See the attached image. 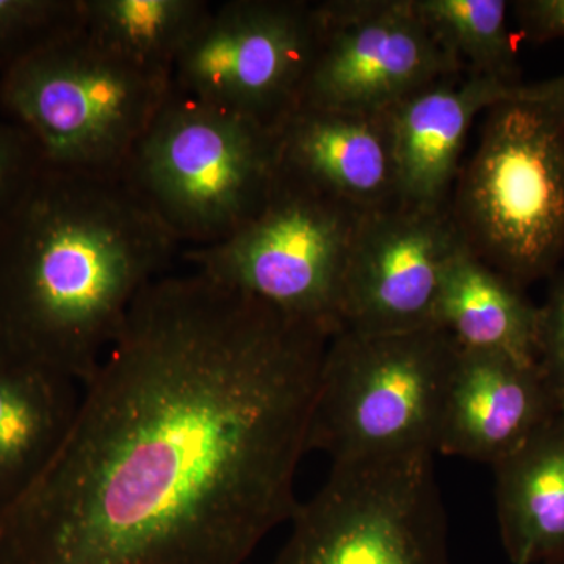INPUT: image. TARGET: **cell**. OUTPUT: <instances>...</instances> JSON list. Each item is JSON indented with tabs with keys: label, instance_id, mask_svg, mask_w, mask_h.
<instances>
[{
	"label": "cell",
	"instance_id": "obj_1",
	"mask_svg": "<svg viewBox=\"0 0 564 564\" xmlns=\"http://www.w3.org/2000/svg\"><path fill=\"white\" fill-rule=\"evenodd\" d=\"M329 339L199 273L151 282L0 510V564H245L299 508Z\"/></svg>",
	"mask_w": 564,
	"mask_h": 564
},
{
	"label": "cell",
	"instance_id": "obj_2",
	"mask_svg": "<svg viewBox=\"0 0 564 564\" xmlns=\"http://www.w3.org/2000/svg\"><path fill=\"white\" fill-rule=\"evenodd\" d=\"M177 248L120 177L44 163L0 220V361L87 383Z\"/></svg>",
	"mask_w": 564,
	"mask_h": 564
},
{
	"label": "cell",
	"instance_id": "obj_3",
	"mask_svg": "<svg viewBox=\"0 0 564 564\" xmlns=\"http://www.w3.org/2000/svg\"><path fill=\"white\" fill-rule=\"evenodd\" d=\"M278 176L276 132L174 90L120 180L177 243L221 242L254 217Z\"/></svg>",
	"mask_w": 564,
	"mask_h": 564
},
{
	"label": "cell",
	"instance_id": "obj_4",
	"mask_svg": "<svg viewBox=\"0 0 564 564\" xmlns=\"http://www.w3.org/2000/svg\"><path fill=\"white\" fill-rule=\"evenodd\" d=\"M172 91V76L137 65L84 28L0 70V106L65 172L120 177Z\"/></svg>",
	"mask_w": 564,
	"mask_h": 564
},
{
	"label": "cell",
	"instance_id": "obj_5",
	"mask_svg": "<svg viewBox=\"0 0 564 564\" xmlns=\"http://www.w3.org/2000/svg\"><path fill=\"white\" fill-rule=\"evenodd\" d=\"M448 209L467 248L496 272L524 289L549 280L564 256V122L524 99L489 107Z\"/></svg>",
	"mask_w": 564,
	"mask_h": 564
},
{
	"label": "cell",
	"instance_id": "obj_6",
	"mask_svg": "<svg viewBox=\"0 0 564 564\" xmlns=\"http://www.w3.org/2000/svg\"><path fill=\"white\" fill-rule=\"evenodd\" d=\"M458 352L443 328L336 334L323 356L307 451L323 452L333 463L436 455Z\"/></svg>",
	"mask_w": 564,
	"mask_h": 564
},
{
	"label": "cell",
	"instance_id": "obj_7",
	"mask_svg": "<svg viewBox=\"0 0 564 564\" xmlns=\"http://www.w3.org/2000/svg\"><path fill=\"white\" fill-rule=\"evenodd\" d=\"M366 215L278 172L269 198L242 228L182 256L207 280L334 337L345 270Z\"/></svg>",
	"mask_w": 564,
	"mask_h": 564
},
{
	"label": "cell",
	"instance_id": "obj_8",
	"mask_svg": "<svg viewBox=\"0 0 564 564\" xmlns=\"http://www.w3.org/2000/svg\"><path fill=\"white\" fill-rule=\"evenodd\" d=\"M434 454L333 463L292 516L273 564H447L448 524Z\"/></svg>",
	"mask_w": 564,
	"mask_h": 564
},
{
	"label": "cell",
	"instance_id": "obj_9",
	"mask_svg": "<svg viewBox=\"0 0 564 564\" xmlns=\"http://www.w3.org/2000/svg\"><path fill=\"white\" fill-rule=\"evenodd\" d=\"M317 46L315 3L212 7L174 63V90L274 129L299 106Z\"/></svg>",
	"mask_w": 564,
	"mask_h": 564
},
{
	"label": "cell",
	"instance_id": "obj_10",
	"mask_svg": "<svg viewBox=\"0 0 564 564\" xmlns=\"http://www.w3.org/2000/svg\"><path fill=\"white\" fill-rule=\"evenodd\" d=\"M317 46L299 106L388 113L414 93L462 74L414 0L315 3Z\"/></svg>",
	"mask_w": 564,
	"mask_h": 564
},
{
	"label": "cell",
	"instance_id": "obj_11",
	"mask_svg": "<svg viewBox=\"0 0 564 564\" xmlns=\"http://www.w3.org/2000/svg\"><path fill=\"white\" fill-rule=\"evenodd\" d=\"M463 242L448 206L399 204L367 214L345 270L340 332L437 328L445 269Z\"/></svg>",
	"mask_w": 564,
	"mask_h": 564
},
{
	"label": "cell",
	"instance_id": "obj_12",
	"mask_svg": "<svg viewBox=\"0 0 564 564\" xmlns=\"http://www.w3.org/2000/svg\"><path fill=\"white\" fill-rule=\"evenodd\" d=\"M274 132L284 176L362 214L399 206L388 113L296 107Z\"/></svg>",
	"mask_w": 564,
	"mask_h": 564
},
{
	"label": "cell",
	"instance_id": "obj_13",
	"mask_svg": "<svg viewBox=\"0 0 564 564\" xmlns=\"http://www.w3.org/2000/svg\"><path fill=\"white\" fill-rule=\"evenodd\" d=\"M560 413L538 364L459 347L436 454L494 466Z\"/></svg>",
	"mask_w": 564,
	"mask_h": 564
},
{
	"label": "cell",
	"instance_id": "obj_14",
	"mask_svg": "<svg viewBox=\"0 0 564 564\" xmlns=\"http://www.w3.org/2000/svg\"><path fill=\"white\" fill-rule=\"evenodd\" d=\"M511 87L492 77L462 73L414 93L388 111L400 204L448 206L470 126L480 111L507 99Z\"/></svg>",
	"mask_w": 564,
	"mask_h": 564
},
{
	"label": "cell",
	"instance_id": "obj_15",
	"mask_svg": "<svg viewBox=\"0 0 564 564\" xmlns=\"http://www.w3.org/2000/svg\"><path fill=\"white\" fill-rule=\"evenodd\" d=\"M492 467L510 562L564 564V413Z\"/></svg>",
	"mask_w": 564,
	"mask_h": 564
},
{
	"label": "cell",
	"instance_id": "obj_16",
	"mask_svg": "<svg viewBox=\"0 0 564 564\" xmlns=\"http://www.w3.org/2000/svg\"><path fill=\"white\" fill-rule=\"evenodd\" d=\"M436 325L467 350L536 364V304L524 288L496 272L464 242L445 269Z\"/></svg>",
	"mask_w": 564,
	"mask_h": 564
},
{
	"label": "cell",
	"instance_id": "obj_17",
	"mask_svg": "<svg viewBox=\"0 0 564 564\" xmlns=\"http://www.w3.org/2000/svg\"><path fill=\"white\" fill-rule=\"evenodd\" d=\"M82 386L0 361V510L39 477L79 406Z\"/></svg>",
	"mask_w": 564,
	"mask_h": 564
},
{
	"label": "cell",
	"instance_id": "obj_18",
	"mask_svg": "<svg viewBox=\"0 0 564 564\" xmlns=\"http://www.w3.org/2000/svg\"><path fill=\"white\" fill-rule=\"evenodd\" d=\"M84 29L143 68L172 76L212 9L204 0H82Z\"/></svg>",
	"mask_w": 564,
	"mask_h": 564
},
{
	"label": "cell",
	"instance_id": "obj_19",
	"mask_svg": "<svg viewBox=\"0 0 564 564\" xmlns=\"http://www.w3.org/2000/svg\"><path fill=\"white\" fill-rule=\"evenodd\" d=\"M434 40L464 74L522 84L505 0H414Z\"/></svg>",
	"mask_w": 564,
	"mask_h": 564
},
{
	"label": "cell",
	"instance_id": "obj_20",
	"mask_svg": "<svg viewBox=\"0 0 564 564\" xmlns=\"http://www.w3.org/2000/svg\"><path fill=\"white\" fill-rule=\"evenodd\" d=\"M82 28V0H0V70Z\"/></svg>",
	"mask_w": 564,
	"mask_h": 564
},
{
	"label": "cell",
	"instance_id": "obj_21",
	"mask_svg": "<svg viewBox=\"0 0 564 564\" xmlns=\"http://www.w3.org/2000/svg\"><path fill=\"white\" fill-rule=\"evenodd\" d=\"M536 364L564 413V270L549 278L547 296L538 306Z\"/></svg>",
	"mask_w": 564,
	"mask_h": 564
},
{
	"label": "cell",
	"instance_id": "obj_22",
	"mask_svg": "<svg viewBox=\"0 0 564 564\" xmlns=\"http://www.w3.org/2000/svg\"><path fill=\"white\" fill-rule=\"evenodd\" d=\"M43 166L31 137L14 122L0 121V220Z\"/></svg>",
	"mask_w": 564,
	"mask_h": 564
},
{
	"label": "cell",
	"instance_id": "obj_23",
	"mask_svg": "<svg viewBox=\"0 0 564 564\" xmlns=\"http://www.w3.org/2000/svg\"><path fill=\"white\" fill-rule=\"evenodd\" d=\"M511 9L521 39L533 44L564 40V0H519Z\"/></svg>",
	"mask_w": 564,
	"mask_h": 564
},
{
	"label": "cell",
	"instance_id": "obj_24",
	"mask_svg": "<svg viewBox=\"0 0 564 564\" xmlns=\"http://www.w3.org/2000/svg\"><path fill=\"white\" fill-rule=\"evenodd\" d=\"M508 98L524 99V101L541 104L554 111L564 122V74L554 79L522 84L511 87Z\"/></svg>",
	"mask_w": 564,
	"mask_h": 564
}]
</instances>
